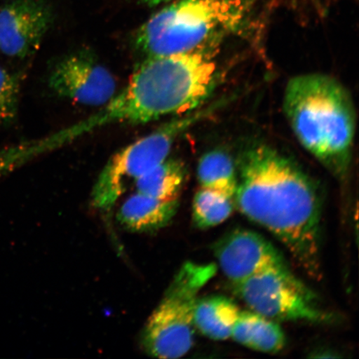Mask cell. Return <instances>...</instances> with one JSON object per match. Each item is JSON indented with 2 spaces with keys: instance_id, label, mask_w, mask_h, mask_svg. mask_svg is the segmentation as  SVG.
<instances>
[{
  "instance_id": "1",
  "label": "cell",
  "mask_w": 359,
  "mask_h": 359,
  "mask_svg": "<svg viewBox=\"0 0 359 359\" xmlns=\"http://www.w3.org/2000/svg\"><path fill=\"white\" fill-rule=\"evenodd\" d=\"M237 165L236 208L278 238L309 276H321L322 206L312 180L266 145L253 146Z\"/></svg>"
},
{
  "instance_id": "2",
  "label": "cell",
  "mask_w": 359,
  "mask_h": 359,
  "mask_svg": "<svg viewBox=\"0 0 359 359\" xmlns=\"http://www.w3.org/2000/svg\"><path fill=\"white\" fill-rule=\"evenodd\" d=\"M222 79L219 47L204 45L178 55L146 57L128 86L86 120L55 134L58 145L109 124H141L199 109Z\"/></svg>"
},
{
  "instance_id": "3",
  "label": "cell",
  "mask_w": 359,
  "mask_h": 359,
  "mask_svg": "<svg viewBox=\"0 0 359 359\" xmlns=\"http://www.w3.org/2000/svg\"><path fill=\"white\" fill-rule=\"evenodd\" d=\"M284 110L304 149L335 176H344L351 161L356 115L344 85L323 74L295 76L286 85Z\"/></svg>"
},
{
  "instance_id": "4",
  "label": "cell",
  "mask_w": 359,
  "mask_h": 359,
  "mask_svg": "<svg viewBox=\"0 0 359 359\" xmlns=\"http://www.w3.org/2000/svg\"><path fill=\"white\" fill-rule=\"evenodd\" d=\"M252 7L253 0H174L137 29L135 47L150 57L222 42L245 27Z\"/></svg>"
},
{
  "instance_id": "5",
  "label": "cell",
  "mask_w": 359,
  "mask_h": 359,
  "mask_svg": "<svg viewBox=\"0 0 359 359\" xmlns=\"http://www.w3.org/2000/svg\"><path fill=\"white\" fill-rule=\"evenodd\" d=\"M217 271L214 264L193 262H187L179 269L142 331V345L147 354L175 359L190 351L194 344V314L199 294Z\"/></svg>"
},
{
  "instance_id": "6",
  "label": "cell",
  "mask_w": 359,
  "mask_h": 359,
  "mask_svg": "<svg viewBox=\"0 0 359 359\" xmlns=\"http://www.w3.org/2000/svg\"><path fill=\"white\" fill-rule=\"evenodd\" d=\"M197 109L176 118L112 156L92 193L94 208L109 210L137 180L168 158L175 142L210 114Z\"/></svg>"
},
{
  "instance_id": "7",
  "label": "cell",
  "mask_w": 359,
  "mask_h": 359,
  "mask_svg": "<svg viewBox=\"0 0 359 359\" xmlns=\"http://www.w3.org/2000/svg\"><path fill=\"white\" fill-rule=\"evenodd\" d=\"M233 286L250 311L273 321L321 324L332 320L316 294L294 276L287 264L264 269Z\"/></svg>"
},
{
  "instance_id": "8",
  "label": "cell",
  "mask_w": 359,
  "mask_h": 359,
  "mask_svg": "<svg viewBox=\"0 0 359 359\" xmlns=\"http://www.w3.org/2000/svg\"><path fill=\"white\" fill-rule=\"evenodd\" d=\"M49 87L57 96L88 107H103L116 95L114 76L88 48L67 55L49 75Z\"/></svg>"
},
{
  "instance_id": "9",
  "label": "cell",
  "mask_w": 359,
  "mask_h": 359,
  "mask_svg": "<svg viewBox=\"0 0 359 359\" xmlns=\"http://www.w3.org/2000/svg\"><path fill=\"white\" fill-rule=\"evenodd\" d=\"M48 0H11L0 7V53L24 60L38 50L52 25Z\"/></svg>"
},
{
  "instance_id": "10",
  "label": "cell",
  "mask_w": 359,
  "mask_h": 359,
  "mask_svg": "<svg viewBox=\"0 0 359 359\" xmlns=\"http://www.w3.org/2000/svg\"><path fill=\"white\" fill-rule=\"evenodd\" d=\"M213 252L224 276L233 285L264 269L286 264L271 242L245 229H236L222 236L215 242Z\"/></svg>"
},
{
  "instance_id": "11",
  "label": "cell",
  "mask_w": 359,
  "mask_h": 359,
  "mask_svg": "<svg viewBox=\"0 0 359 359\" xmlns=\"http://www.w3.org/2000/svg\"><path fill=\"white\" fill-rule=\"evenodd\" d=\"M177 208L178 201H160L137 191L123 202L118 219L129 231L152 232L167 226Z\"/></svg>"
},
{
  "instance_id": "12",
  "label": "cell",
  "mask_w": 359,
  "mask_h": 359,
  "mask_svg": "<svg viewBox=\"0 0 359 359\" xmlns=\"http://www.w3.org/2000/svg\"><path fill=\"white\" fill-rule=\"evenodd\" d=\"M231 338L255 351L276 353L285 346V335L278 322L251 311H240Z\"/></svg>"
},
{
  "instance_id": "13",
  "label": "cell",
  "mask_w": 359,
  "mask_h": 359,
  "mask_svg": "<svg viewBox=\"0 0 359 359\" xmlns=\"http://www.w3.org/2000/svg\"><path fill=\"white\" fill-rule=\"evenodd\" d=\"M240 311L234 302L224 296L199 298L194 314L196 330L210 339H231L233 326Z\"/></svg>"
},
{
  "instance_id": "14",
  "label": "cell",
  "mask_w": 359,
  "mask_h": 359,
  "mask_svg": "<svg viewBox=\"0 0 359 359\" xmlns=\"http://www.w3.org/2000/svg\"><path fill=\"white\" fill-rule=\"evenodd\" d=\"M186 167L181 161L168 158L137 180V192L163 201H178L186 180Z\"/></svg>"
},
{
  "instance_id": "15",
  "label": "cell",
  "mask_w": 359,
  "mask_h": 359,
  "mask_svg": "<svg viewBox=\"0 0 359 359\" xmlns=\"http://www.w3.org/2000/svg\"><path fill=\"white\" fill-rule=\"evenodd\" d=\"M197 178L200 187L235 197L237 165L226 151L217 149L202 156L197 165Z\"/></svg>"
},
{
  "instance_id": "16",
  "label": "cell",
  "mask_w": 359,
  "mask_h": 359,
  "mask_svg": "<svg viewBox=\"0 0 359 359\" xmlns=\"http://www.w3.org/2000/svg\"><path fill=\"white\" fill-rule=\"evenodd\" d=\"M235 208V197L200 187L193 200V222L203 230L215 227L226 222Z\"/></svg>"
},
{
  "instance_id": "17",
  "label": "cell",
  "mask_w": 359,
  "mask_h": 359,
  "mask_svg": "<svg viewBox=\"0 0 359 359\" xmlns=\"http://www.w3.org/2000/svg\"><path fill=\"white\" fill-rule=\"evenodd\" d=\"M21 76L0 67V128L15 122L19 111Z\"/></svg>"
},
{
  "instance_id": "18",
  "label": "cell",
  "mask_w": 359,
  "mask_h": 359,
  "mask_svg": "<svg viewBox=\"0 0 359 359\" xmlns=\"http://www.w3.org/2000/svg\"><path fill=\"white\" fill-rule=\"evenodd\" d=\"M143 4H147V6L150 7H154L156 6H160V4H163L164 3H168L170 1H172V0H140Z\"/></svg>"
},
{
  "instance_id": "19",
  "label": "cell",
  "mask_w": 359,
  "mask_h": 359,
  "mask_svg": "<svg viewBox=\"0 0 359 359\" xmlns=\"http://www.w3.org/2000/svg\"><path fill=\"white\" fill-rule=\"evenodd\" d=\"M313 1H314V2H316V1H318V0H313Z\"/></svg>"
}]
</instances>
